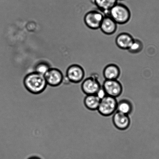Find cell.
I'll list each match as a JSON object with an SVG mask.
<instances>
[{"label": "cell", "mask_w": 159, "mask_h": 159, "mask_svg": "<svg viewBox=\"0 0 159 159\" xmlns=\"http://www.w3.org/2000/svg\"><path fill=\"white\" fill-rule=\"evenodd\" d=\"M113 122L118 130H125L130 127L131 121L129 115L116 111L113 114Z\"/></svg>", "instance_id": "9c48e42d"}, {"label": "cell", "mask_w": 159, "mask_h": 159, "mask_svg": "<svg viewBox=\"0 0 159 159\" xmlns=\"http://www.w3.org/2000/svg\"><path fill=\"white\" fill-rule=\"evenodd\" d=\"M101 87L96 74L92 75L86 79L81 86L82 92L87 95L96 94Z\"/></svg>", "instance_id": "5b68a950"}, {"label": "cell", "mask_w": 159, "mask_h": 159, "mask_svg": "<svg viewBox=\"0 0 159 159\" xmlns=\"http://www.w3.org/2000/svg\"><path fill=\"white\" fill-rule=\"evenodd\" d=\"M118 102L116 98L107 95L101 99L98 111L102 116H111L116 111Z\"/></svg>", "instance_id": "3957f363"}, {"label": "cell", "mask_w": 159, "mask_h": 159, "mask_svg": "<svg viewBox=\"0 0 159 159\" xmlns=\"http://www.w3.org/2000/svg\"><path fill=\"white\" fill-rule=\"evenodd\" d=\"M101 99L96 94L87 95L84 100L85 107L91 111L97 110Z\"/></svg>", "instance_id": "5bb4252c"}, {"label": "cell", "mask_w": 159, "mask_h": 159, "mask_svg": "<svg viewBox=\"0 0 159 159\" xmlns=\"http://www.w3.org/2000/svg\"><path fill=\"white\" fill-rule=\"evenodd\" d=\"M134 38L130 34L127 32L121 33L116 37L115 43L119 49L128 50Z\"/></svg>", "instance_id": "8fae6325"}, {"label": "cell", "mask_w": 159, "mask_h": 159, "mask_svg": "<svg viewBox=\"0 0 159 159\" xmlns=\"http://www.w3.org/2000/svg\"><path fill=\"white\" fill-rule=\"evenodd\" d=\"M118 1H123V0H117Z\"/></svg>", "instance_id": "ffe728a7"}, {"label": "cell", "mask_w": 159, "mask_h": 159, "mask_svg": "<svg viewBox=\"0 0 159 159\" xmlns=\"http://www.w3.org/2000/svg\"><path fill=\"white\" fill-rule=\"evenodd\" d=\"M28 159H42L38 157L33 156L30 157Z\"/></svg>", "instance_id": "d6986e66"}, {"label": "cell", "mask_w": 159, "mask_h": 159, "mask_svg": "<svg viewBox=\"0 0 159 159\" xmlns=\"http://www.w3.org/2000/svg\"><path fill=\"white\" fill-rule=\"evenodd\" d=\"M98 10L106 15L110 9L118 2L117 0H91Z\"/></svg>", "instance_id": "4fadbf2b"}, {"label": "cell", "mask_w": 159, "mask_h": 159, "mask_svg": "<svg viewBox=\"0 0 159 159\" xmlns=\"http://www.w3.org/2000/svg\"><path fill=\"white\" fill-rule=\"evenodd\" d=\"M96 95L100 99H102V98L105 97L106 96H107L105 90H104L102 87L98 90Z\"/></svg>", "instance_id": "ac0fdd59"}, {"label": "cell", "mask_w": 159, "mask_h": 159, "mask_svg": "<svg viewBox=\"0 0 159 159\" xmlns=\"http://www.w3.org/2000/svg\"><path fill=\"white\" fill-rule=\"evenodd\" d=\"M144 48L143 42L138 39H134L128 51L130 53L138 54L141 52Z\"/></svg>", "instance_id": "2e32d148"}, {"label": "cell", "mask_w": 159, "mask_h": 159, "mask_svg": "<svg viewBox=\"0 0 159 159\" xmlns=\"http://www.w3.org/2000/svg\"><path fill=\"white\" fill-rule=\"evenodd\" d=\"M23 84L28 91L34 94L43 93L48 85L44 76L34 71L25 76Z\"/></svg>", "instance_id": "6da1fadb"}, {"label": "cell", "mask_w": 159, "mask_h": 159, "mask_svg": "<svg viewBox=\"0 0 159 159\" xmlns=\"http://www.w3.org/2000/svg\"><path fill=\"white\" fill-rule=\"evenodd\" d=\"M102 87L107 96L116 98L123 92L122 85L118 80H105Z\"/></svg>", "instance_id": "8992f818"}, {"label": "cell", "mask_w": 159, "mask_h": 159, "mask_svg": "<svg viewBox=\"0 0 159 159\" xmlns=\"http://www.w3.org/2000/svg\"><path fill=\"white\" fill-rule=\"evenodd\" d=\"M104 16V13L98 9L90 11L85 14L84 23L89 29L96 30L100 29Z\"/></svg>", "instance_id": "277c9868"}, {"label": "cell", "mask_w": 159, "mask_h": 159, "mask_svg": "<svg viewBox=\"0 0 159 159\" xmlns=\"http://www.w3.org/2000/svg\"><path fill=\"white\" fill-rule=\"evenodd\" d=\"M108 15L117 24L124 25L128 22L131 17L129 8L122 3H117L109 11Z\"/></svg>", "instance_id": "7a4b0ae2"}, {"label": "cell", "mask_w": 159, "mask_h": 159, "mask_svg": "<svg viewBox=\"0 0 159 159\" xmlns=\"http://www.w3.org/2000/svg\"><path fill=\"white\" fill-rule=\"evenodd\" d=\"M66 76L71 83H79L84 79L85 71L80 65L73 64L70 65L67 69Z\"/></svg>", "instance_id": "52a82bcc"}, {"label": "cell", "mask_w": 159, "mask_h": 159, "mask_svg": "<svg viewBox=\"0 0 159 159\" xmlns=\"http://www.w3.org/2000/svg\"><path fill=\"white\" fill-rule=\"evenodd\" d=\"M133 110V104L129 100L121 99L118 102L116 111L129 115L132 113Z\"/></svg>", "instance_id": "9a60e30c"}, {"label": "cell", "mask_w": 159, "mask_h": 159, "mask_svg": "<svg viewBox=\"0 0 159 159\" xmlns=\"http://www.w3.org/2000/svg\"><path fill=\"white\" fill-rule=\"evenodd\" d=\"M50 65L46 61H40L36 64L34 67V71L44 75L50 69Z\"/></svg>", "instance_id": "e0dca14e"}, {"label": "cell", "mask_w": 159, "mask_h": 159, "mask_svg": "<svg viewBox=\"0 0 159 159\" xmlns=\"http://www.w3.org/2000/svg\"><path fill=\"white\" fill-rule=\"evenodd\" d=\"M48 85L57 87L63 82L64 75L62 71L57 68H51L44 75Z\"/></svg>", "instance_id": "ba28073f"}, {"label": "cell", "mask_w": 159, "mask_h": 159, "mask_svg": "<svg viewBox=\"0 0 159 159\" xmlns=\"http://www.w3.org/2000/svg\"><path fill=\"white\" fill-rule=\"evenodd\" d=\"M103 75L105 80H118L120 76V68L115 64H110L104 68Z\"/></svg>", "instance_id": "7c38bea8"}, {"label": "cell", "mask_w": 159, "mask_h": 159, "mask_svg": "<svg viewBox=\"0 0 159 159\" xmlns=\"http://www.w3.org/2000/svg\"><path fill=\"white\" fill-rule=\"evenodd\" d=\"M117 28V23L108 15H105L99 29L104 34L110 35L116 32Z\"/></svg>", "instance_id": "30bf717a"}]
</instances>
